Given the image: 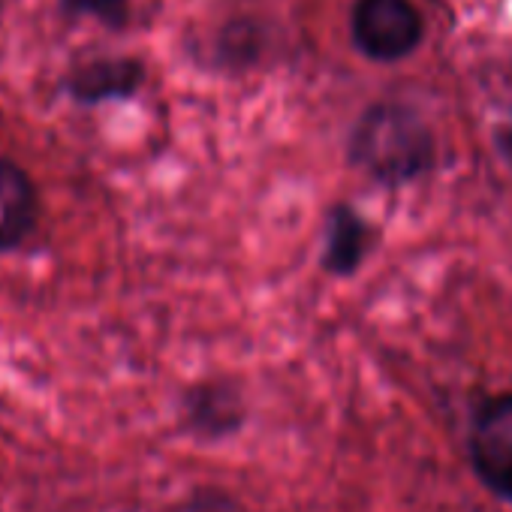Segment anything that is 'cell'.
Listing matches in <instances>:
<instances>
[{
	"label": "cell",
	"mask_w": 512,
	"mask_h": 512,
	"mask_svg": "<svg viewBox=\"0 0 512 512\" xmlns=\"http://www.w3.org/2000/svg\"><path fill=\"white\" fill-rule=\"evenodd\" d=\"M67 19H97L112 31H124L130 22V0H61Z\"/></svg>",
	"instance_id": "ba28073f"
},
{
	"label": "cell",
	"mask_w": 512,
	"mask_h": 512,
	"mask_svg": "<svg viewBox=\"0 0 512 512\" xmlns=\"http://www.w3.org/2000/svg\"><path fill=\"white\" fill-rule=\"evenodd\" d=\"M350 31L356 49L380 64L413 55L425 37L422 16L410 0H356Z\"/></svg>",
	"instance_id": "3957f363"
},
{
	"label": "cell",
	"mask_w": 512,
	"mask_h": 512,
	"mask_svg": "<svg viewBox=\"0 0 512 512\" xmlns=\"http://www.w3.org/2000/svg\"><path fill=\"white\" fill-rule=\"evenodd\" d=\"M467 461L479 485L512 503V395L482 398L467 422Z\"/></svg>",
	"instance_id": "7a4b0ae2"
},
{
	"label": "cell",
	"mask_w": 512,
	"mask_h": 512,
	"mask_svg": "<svg viewBox=\"0 0 512 512\" xmlns=\"http://www.w3.org/2000/svg\"><path fill=\"white\" fill-rule=\"evenodd\" d=\"M371 226L368 220L347 202H338L326 217V247H323V269L329 275L347 278L353 275L371 250Z\"/></svg>",
	"instance_id": "8992f818"
},
{
	"label": "cell",
	"mask_w": 512,
	"mask_h": 512,
	"mask_svg": "<svg viewBox=\"0 0 512 512\" xmlns=\"http://www.w3.org/2000/svg\"><path fill=\"white\" fill-rule=\"evenodd\" d=\"M40 199L22 166L0 157V253L19 247L37 223Z\"/></svg>",
	"instance_id": "52a82bcc"
},
{
	"label": "cell",
	"mask_w": 512,
	"mask_h": 512,
	"mask_svg": "<svg viewBox=\"0 0 512 512\" xmlns=\"http://www.w3.org/2000/svg\"><path fill=\"white\" fill-rule=\"evenodd\" d=\"M142 85H145V67L136 58H94L70 70L64 79V91L79 106L130 100Z\"/></svg>",
	"instance_id": "5b68a950"
},
{
	"label": "cell",
	"mask_w": 512,
	"mask_h": 512,
	"mask_svg": "<svg viewBox=\"0 0 512 512\" xmlns=\"http://www.w3.org/2000/svg\"><path fill=\"white\" fill-rule=\"evenodd\" d=\"M494 151H497L500 160L512 169V121L494 130Z\"/></svg>",
	"instance_id": "30bf717a"
},
{
	"label": "cell",
	"mask_w": 512,
	"mask_h": 512,
	"mask_svg": "<svg viewBox=\"0 0 512 512\" xmlns=\"http://www.w3.org/2000/svg\"><path fill=\"white\" fill-rule=\"evenodd\" d=\"M350 163L383 187H404L434 166V133L425 118L395 100L374 103L356 121L347 142Z\"/></svg>",
	"instance_id": "6da1fadb"
},
{
	"label": "cell",
	"mask_w": 512,
	"mask_h": 512,
	"mask_svg": "<svg viewBox=\"0 0 512 512\" xmlns=\"http://www.w3.org/2000/svg\"><path fill=\"white\" fill-rule=\"evenodd\" d=\"M163 512H247V506L220 485H196Z\"/></svg>",
	"instance_id": "9c48e42d"
},
{
	"label": "cell",
	"mask_w": 512,
	"mask_h": 512,
	"mask_svg": "<svg viewBox=\"0 0 512 512\" xmlns=\"http://www.w3.org/2000/svg\"><path fill=\"white\" fill-rule=\"evenodd\" d=\"M181 428L199 443H223L241 434L247 422V401L235 380L211 377L184 389L178 401Z\"/></svg>",
	"instance_id": "277c9868"
}]
</instances>
